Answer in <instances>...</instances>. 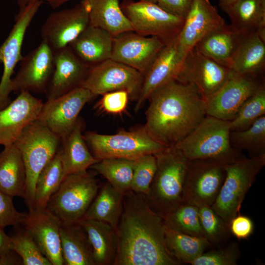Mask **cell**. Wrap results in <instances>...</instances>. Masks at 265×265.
<instances>
[{"instance_id":"1","label":"cell","mask_w":265,"mask_h":265,"mask_svg":"<svg viewBox=\"0 0 265 265\" xmlns=\"http://www.w3.org/2000/svg\"><path fill=\"white\" fill-rule=\"evenodd\" d=\"M163 216L149 206L145 195L124 194L115 228L117 253L113 265H179L168 251Z\"/></svg>"},{"instance_id":"2","label":"cell","mask_w":265,"mask_h":265,"mask_svg":"<svg viewBox=\"0 0 265 265\" xmlns=\"http://www.w3.org/2000/svg\"><path fill=\"white\" fill-rule=\"evenodd\" d=\"M148 100L143 128L167 147L184 139L207 115L206 101L196 88L176 80L157 88Z\"/></svg>"},{"instance_id":"3","label":"cell","mask_w":265,"mask_h":265,"mask_svg":"<svg viewBox=\"0 0 265 265\" xmlns=\"http://www.w3.org/2000/svg\"><path fill=\"white\" fill-rule=\"evenodd\" d=\"M157 169L146 198L150 207L163 216L184 202L188 159L175 146L154 154Z\"/></svg>"},{"instance_id":"4","label":"cell","mask_w":265,"mask_h":265,"mask_svg":"<svg viewBox=\"0 0 265 265\" xmlns=\"http://www.w3.org/2000/svg\"><path fill=\"white\" fill-rule=\"evenodd\" d=\"M230 121L206 115L176 145L188 159H212L227 164L246 158L230 142Z\"/></svg>"},{"instance_id":"5","label":"cell","mask_w":265,"mask_h":265,"mask_svg":"<svg viewBox=\"0 0 265 265\" xmlns=\"http://www.w3.org/2000/svg\"><path fill=\"white\" fill-rule=\"evenodd\" d=\"M14 144L24 162L26 176L24 199L30 209L33 205L37 177L57 153L61 139L37 119L23 131Z\"/></svg>"},{"instance_id":"6","label":"cell","mask_w":265,"mask_h":265,"mask_svg":"<svg viewBox=\"0 0 265 265\" xmlns=\"http://www.w3.org/2000/svg\"><path fill=\"white\" fill-rule=\"evenodd\" d=\"M265 165V155L225 164V180L211 207L229 228L231 220L239 213L246 194Z\"/></svg>"},{"instance_id":"7","label":"cell","mask_w":265,"mask_h":265,"mask_svg":"<svg viewBox=\"0 0 265 265\" xmlns=\"http://www.w3.org/2000/svg\"><path fill=\"white\" fill-rule=\"evenodd\" d=\"M100 186L87 171L66 175L47 208L63 224L78 223L84 217Z\"/></svg>"},{"instance_id":"8","label":"cell","mask_w":265,"mask_h":265,"mask_svg":"<svg viewBox=\"0 0 265 265\" xmlns=\"http://www.w3.org/2000/svg\"><path fill=\"white\" fill-rule=\"evenodd\" d=\"M83 136L99 160L108 158L135 159L145 155H154L167 147L153 139L143 128L120 130L113 134L87 132Z\"/></svg>"},{"instance_id":"9","label":"cell","mask_w":265,"mask_h":265,"mask_svg":"<svg viewBox=\"0 0 265 265\" xmlns=\"http://www.w3.org/2000/svg\"><path fill=\"white\" fill-rule=\"evenodd\" d=\"M120 5L133 32L158 37L165 43L178 36L184 24L185 18L167 12L157 3L125 0Z\"/></svg>"},{"instance_id":"10","label":"cell","mask_w":265,"mask_h":265,"mask_svg":"<svg viewBox=\"0 0 265 265\" xmlns=\"http://www.w3.org/2000/svg\"><path fill=\"white\" fill-rule=\"evenodd\" d=\"M225 164L212 159L188 160L184 188V202L198 207L211 206L226 177Z\"/></svg>"},{"instance_id":"11","label":"cell","mask_w":265,"mask_h":265,"mask_svg":"<svg viewBox=\"0 0 265 265\" xmlns=\"http://www.w3.org/2000/svg\"><path fill=\"white\" fill-rule=\"evenodd\" d=\"M144 75L137 70L111 59L90 67L82 87L96 96L117 90H125L136 100Z\"/></svg>"},{"instance_id":"12","label":"cell","mask_w":265,"mask_h":265,"mask_svg":"<svg viewBox=\"0 0 265 265\" xmlns=\"http://www.w3.org/2000/svg\"><path fill=\"white\" fill-rule=\"evenodd\" d=\"M264 84V75L239 74L231 70L224 83L206 101L207 115L232 120L244 102Z\"/></svg>"},{"instance_id":"13","label":"cell","mask_w":265,"mask_h":265,"mask_svg":"<svg viewBox=\"0 0 265 265\" xmlns=\"http://www.w3.org/2000/svg\"><path fill=\"white\" fill-rule=\"evenodd\" d=\"M42 3L40 0L33 1L19 7L13 26L0 47V63L3 66L0 81V109L8 103L12 92V76L17 64L23 58L21 51L24 37Z\"/></svg>"},{"instance_id":"14","label":"cell","mask_w":265,"mask_h":265,"mask_svg":"<svg viewBox=\"0 0 265 265\" xmlns=\"http://www.w3.org/2000/svg\"><path fill=\"white\" fill-rule=\"evenodd\" d=\"M96 96L83 87H78L43 104L38 119L61 140L73 130L84 106Z\"/></svg>"},{"instance_id":"15","label":"cell","mask_w":265,"mask_h":265,"mask_svg":"<svg viewBox=\"0 0 265 265\" xmlns=\"http://www.w3.org/2000/svg\"><path fill=\"white\" fill-rule=\"evenodd\" d=\"M231 70L206 56L194 47L186 55L176 80L193 85L206 101L228 79Z\"/></svg>"},{"instance_id":"16","label":"cell","mask_w":265,"mask_h":265,"mask_svg":"<svg viewBox=\"0 0 265 265\" xmlns=\"http://www.w3.org/2000/svg\"><path fill=\"white\" fill-rule=\"evenodd\" d=\"M89 25L88 11L81 0L73 7L50 14L41 28V41L56 51L68 46Z\"/></svg>"},{"instance_id":"17","label":"cell","mask_w":265,"mask_h":265,"mask_svg":"<svg viewBox=\"0 0 265 265\" xmlns=\"http://www.w3.org/2000/svg\"><path fill=\"white\" fill-rule=\"evenodd\" d=\"M54 68V52L41 41L36 48L23 56L19 69L12 79V92L45 93Z\"/></svg>"},{"instance_id":"18","label":"cell","mask_w":265,"mask_h":265,"mask_svg":"<svg viewBox=\"0 0 265 265\" xmlns=\"http://www.w3.org/2000/svg\"><path fill=\"white\" fill-rule=\"evenodd\" d=\"M166 43L153 36H144L133 31L113 37L110 59L129 66L143 75Z\"/></svg>"},{"instance_id":"19","label":"cell","mask_w":265,"mask_h":265,"mask_svg":"<svg viewBox=\"0 0 265 265\" xmlns=\"http://www.w3.org/2000/svg\"><path fill=\"white\" fill-rule=\"evenodd\" d=\"M61 222L47 207L29 209L21 225L33 237L52 265H63L60 229Z\"/></svg>"},{"instance_id":"20","label":"cell","mask_w":265,"mask_h":265,"mask_svg":"<svg viewBox=\"0 0 265 265\" xmlns=\"http://www.w3.org/2000/svg\"><path fill=\"white\" fill-rule=\"evenodd\" d=\"M225 24L209 0H193L178 36V50L181 55L185 58L203 38Z\"/></svg>"},{"instance_id":"21","label":"cell","mask_w":265,"mask_h":265,"mask_svg":"<svg viewBox=\"0 0 265 265\" xmlns=\"http://www.w3.org/2000/svg\"><path fill=\"white\" fill-rule=\"evenodd\" d=\"M43 104L30 92L22 91L0 109V145L14 144L23 131L38 119Z\"/></svg>"},{"instance_id":"22","label":"cell","mask_w":265,"mask_h":265,"mask_svg":"<svg viewBox=\"0 0 265 265\" xmlns=\"http://www.w3.org/2000/svg\"><path fill=\"white\" fill-rule=\"evenodd\" d=\"M184 59L178 46V36L166 43L144 75L142 88L135 106L137 112L157 88L176 80Z\"/></svg>"},{"instance_id":"23","label":"cell","mask_w":265,"mask_h":265,"mask_svg":"<svg viewBox=\"0 0 265 265\" xmlns=\"http://www.w3.org/2000/svg\"><path fill=\"white\" fill-rule=\"evenodd\" d=\"M54 70L45 93L47 100L82 87L90 68L69 46L54 52Z\"/></svg>"},{"instance_id":"24","label":"cell","mask_w":265,"mask_h":265,"mask_svg":"<svg viewBox=\"0 0 265 265\" xmlns=\"http://www.w3.org/2000/svg\"><path fill=\"white\" fill-rule=\"evenodd\" d=\"M113 37L108 31L89 25L68 46L90 67L110 58Z\"/></svg>"},{"instance_id":"25","label":"cell","mask_w":265,"mask_h":265,"mask_svg":"<svg viewBox=\"0 0 265 265\" xmlns=\"http://www.w3.org/2000/svg\"><path fill=\"white\" fill-rule=\"evenodd\" d=\"M82 124L79 118L71 132L61 140L58 152L65 176L87 171L99 160L89 152L82 134Z\"/></svg>"},{"instance_id":"26","label":"cell","mask_w":265,"mask_h":265,"mask_svg":"<svg viewBox=\"0 0 265 265\" xmlns=\"http://www.w3.org/2000/svg\"><path fill=\"white\" fill-rule=\"evenodd\" d=\"M243 34L225 24L205 36L195 47L202 53L230 69Z\"/></svg>"},{"instance_id":"27","label":"cell","mask_w":265,"mask_h":265,"mask_svg":"<svg viewBox=\"0 0 265 265\" xmlns=\"http://www.w3.org/2000/svg\"><path fill=\"white\" fill-rule=\"evenodd\" d=\"M88 13L89 25L104 29L113 36L133 31L119 0H82Z\"/></svg>"},{"instance_id":"28","label":"cell","mask_w":265,"mask_h":265,"mask_svg":"<svg viewBox=\"0 0 265 265\" xmlns=\"http://www.w3.org/2000/svg\"><path fill=\"white\" fill-rule=\"evenodd\" d=\"M78 223L92 248L95 265H113L117 253L115 229L105 222L82 218Z\"/></svg>"},{"instance_id":"29","label":"cell","mask_w":265,"mask_h":265,"mask_svg":"<svg viewBox=\"0 0 265 265\" xmlns=\"http://www.w3.org/2000/svg\"><path fill=\"white\" fill-rule=\"evenodd\" d=\"M265 68V39L257 32L243 34L230 69L239 74L264 75Z\"/></svg>"},{"instance_id":"30","label":"cell","mask_w":265,"mask_h":265,"mask_svg":"<svg viewBox=\"0 0 265 265\" xmlns=\"http://www.w3.org/2000/svg\"><path fill=\"white\" fill-rule=\"evenodd\" d=\"M26 171L21 152L14 144L4 146L0 153V191L24 198Z\"/></svg>"},{"instance_id":"31","label":"cell","mask_w":265,"mask_h":265,"mask_svg":"<svg viewBox=\"0 0 265 265\" xmlns=\"http://www.w3.org/2000/svg\"><path fill=\"white\" fill-rule=\"evenodd\" d=\"M60 236L64 265H95L87 235L78 223H61Z\"/></svg>"},{"instance_id":"32","label":"cell","mask_w":265,"mask_h":265,"mask_svg":"<svg viewBox=\"0 0 265 265\" xmlns=\"http://www.w3.org/2000/svg\"><path fill=\"white\" fill-rule=\"evenodd\" d=\"M226 13L238 32H257L265 39V0H239Z\"/></svg>"},{"instance_id":"33","label":"cell","mask_w":265,"mask_h":265,"mask_svg":"<svg viewBox=\"0 0 265 265\" xmlns=\"http://www.w3.org/2000/svg\"><path fill=\"white\" fill-rule=\"evenodd\" d=\"M124 194L107 182L100 187L83 218L102 221L115 229L122 212Z\"/></svg>"},{"instance_id":"34","label":"cell","mask_w":265,"mask_h":265,"mask_svg":"<svg viewBox=\"0 0 265 265\" xmlns=\"http://www.w3.org/2000/svg\"><path fill=\"white\" fill-rule=\"evenodd\" d=\"M165 239L168 251L181 263L190 264L212 246L204 237L190 235L166 225Z\"/></svg>"},{"instance_id":"35","label":"cell","mask_w":265,"mask_h":265,"mask_svg":"<svg viewBox=\"0 0 265 265\" xmlns=\"http://www.w3.org/2000/svg\"><path fill=\"white\" fill-rule=\"evenodd\" d=\"M65 177L58 150L56 155L42 169L37 177L32 208H46L51 197L58 188Z\"/></svg>"},{"instance_id":"36","label":"cell","mask_w":265,"mask_h":265,"mask_svg":"<svg viewBox=\"0 0 265 265\" xmlns=\"http://www.w3.org/2000/svg\"><path fill=\"white\" fill-rule=\"evenodd\" d=\"M134 159L108 158L91 166L104 176L113 187L125 193L131 190Z\"/></svg>"},{"instance_id":"37","label":"cell","mask_w":265,"mask_h":265,"mask_svg":"<svg viewBox=\"0 0 265 265\" xmlns=\"http://www.w3.org/2000/svg\"><path fill=\"white\" fill-rule=\"evenodd\" d=\"M229 138L233 148L240 152L246 151L250 158L265 155V115L247 129L231 131Z\"/></svg>"},{"instance_id":"38","label":"cell","mask_w":265,"mask_h":265,"mask_svg":"<svg viewBox=\"0 0 265 265\" xmlns=\"http://www.w3.org/2000/svg\"><path fill=\"white\" fill-rule=\"evenodd\" d=\"M165 225L190 235L205 237L199 215L198 207L183 202L162 216Z\"/></svg>"},{"instance_id":"39","label":"cell","mask_w":265,"mask_h":265,"mask_svg":"<svg viewBox=\"0 0 265 265\" xmlns=\"http://www.w3.org/2000/svg\"><path fill=\"white\" fill-rule=\"evenodd\" d=\"M263 115H265V84L242 105L235 117L230 121V130L247 129Z\"/></svg>"},{"instance_id":"40","label":"cell","mask_w":265,"mask_h":265,"mask_svg":"<svg viewBox=\"0 0 265 265\" xmlns=\"http://www.w3.org/2000/svg\"><path fill=\"white\" fill-rule=\"evenodd\" d=\"M10 237L12 249L21 258L23 265H52L26 230H21Z\"/></svg>"},{"instance_id":"41","label":"cell","mask_w":265,"mask_h":265,"mask_svg":"<svg viewBox=\"0 0 265 265\" xmlns=\"http://www.w3.org/2000/svg\"><path fill=\"white\" fill-rule=\"evenodd\" d=\"M201 225L205 238L212 245H220L228 239L229 227L210 206L198 207Z\"/></svg>"},{"instance_id":"42","label":"cell","mask_w":265,"mask_h":265,"mask_svg":"<svg viewBox=\"0 0 265 265\" xmlns=\"http://www.w3.org/2000/svg\"><path fill=\"white\" fill-rule=\"evenodd\" d=\"M157 169L154 155L148 154L134 159L131 190L147 196Z\"/></svg>"},{"instance_id":"43","label":"cell","mask_w":265,"mask_h":265,"mask_svg":"<svg viewBox=\"0 0 265 265\" xmlns=\"http://www.w3.org/2000/svg\"><path fill=\"white\" fill-rule=\"evenodd\" d=\"M240 251L236 243L206 251L193 260L192 265H236L239 259Z\"/></svg>"},{"instance_id":"44","label":"cell","mask_w":265,"mask_h":265,"mask_svg":"<svg viewBox=\"0 0 265 265\" xmlns=\"http://www.w3.org/2000/svg\"><path fill=\"white\" fill-rule=\"evenodd\" d=\"M96 105L101 111L112 114H121L126 109L130 98L125 90H117L106 93Z\"/></svg>"},{"instance_id":"45","label":"cell","mask_w":265,"mask_h":265,"mask_svg":"<svg viewBox=\"0 0 265 265\" xmlns=\"http://www.w3.org/2000/svg\"><path fill=\"white\" fill-rule=\"evenodd\" d=\"M13 197L0 191V227L21 225L26 213L18 212L13 204Z\"/></svg>"},{"instance_id":"46","label":"cell","mask_w":265,"mask_h":265,"mask_svg":"<svg viewBox=\"0 0 265 265\" xmlns=\"http://www.w3.org/2000/svg\"><path fill=\"white\" fill-rule=\"evenodd\" d=\"M229 230L238 239H246L253 232L254 223L250 217L238 213L231 220Z\"/></svg>"},{"instance_id":"47","label":"cell","mask_w":265,"mask_h":265,"mask_svg":"<svg viewBox=\"0 0 265 265\" xmlns=\"http://www.w3.org/2000/svg\"><path fill=\"white\" fill-rule=\"evenodd\" d=\"M193 0H159L157 4L167 12L185 19Z\"/></svg>"},{"instance_id":"48","label":"cell","mask_w":265,"mask_h":265,"mask_svg":"<svg viewBox=\"0 0 265 265\" xmlns=\"http://www.w3.org/2000/svg\"><path fill=\"white\" fill-rule=\"evenodd\" d=\"M23 265L21 258L13 249L0 257V265Z\"/></svg>"},{"instance_id":"49","label":"cell","mask_w":265,"mask_h":265,"mask_svg":"<svg viewBox=\"0 0 265 265\" xmlns=\"http://www.w3.org/2000/svg\"><path fill=\"white\" fill-rule=\"evenodd\" d=\"M12 249L11 237L4 233L3 228L0 227V257Z\"/></svg>"},{"instance_id":"50","label":"cell","mask_w":265,"mask_h":265,"mask_svg":"<svg viewBox=\"0 0 265 265\" xmlns=\"http://www.w3.org/2000/svg\"><path fill=\"white\" fill-rule=\"evenodd\" d=\"M19 7L25 6L30 2L33 1L40 0L45 1L48 2L53 9H56L63 4L74 0H17Z\"/></svg>"},{"instance_id":"51","label":"cell","mask_w":265,"mask_h":265,"mask_svg":"<svg viewBox=\"0 0 265 265\" xmlns=\"http://www.w3.org/2000/svg\"><path fill=\"white\" fill-rule=\"evenodd\" d=\"M239 0H219V6L226 12L233 5Z\"/></svg>"},{"instance_id":"52","label":"cell","mask_w":265,"mask_h":265,"mask_svg":"<svg viewBox=\"0 0 265 265\" xmlns=\"http://www.w3.org/2000/svg\"><path fill=\"white\" fill-rule=\"evenodd\" d=\"M141 0L157 3L159 0Z\"/></svg>"}]
</instances>
